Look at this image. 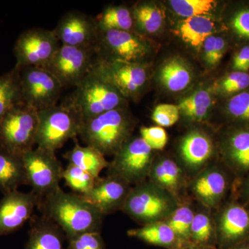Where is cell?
I'll list each match as a JSON object with an SVG mask.
<instances>
[{"label":"cell","instance_id":"1","mask_svg":"<svg viewBox=\"0 0 249 249\" xmlns=\"http://www.w3.org/2000/svg\"><path fill=\"white\" fill-rule=\"evenodd\" d=\"M38 209L42 215L56 224L67 241L89 232H101L103 215L98 210L75 193L57 191L41 199Z\"/></svg>","mask_w":249,"mask_h":249},{"label":"cell","instance_id":"2","mask_svg":"<svg viewBox=\"0 0 249 249\" xmlns=\"http://www.w3.org/2000/svg\"><path fill=\"white\" fill-rule=\"evenodd\" d=\"M134 123L123 107L103 113L82 124L79 137L105 156H114L132 137Z\"/></svg>","mask_w":249,"mask_h":249},{"label":"cell","instance_id":"3","mask_svg":"<svg viewBox=\"0 0 249 249\" xmlns=\"http://www.w3.org/2000/svg\"><path fill=\"white\" fill-rule=\"evenodd\" d=\"M181 201L149 179L134 185L122 211L140 226L165 221Z\"/></svg>","mask_w":249,"mask_h":249},{"label":"cell","instance_id":"4","mask_svg":"<svg viewBox=\"0 0 249 249\" xmlns=\"http://www.w3.org/2000/svg\"><path fill=\"white\" fill-rule=\"evenodd\" d=\"M67 101L84 123L103 113L123 107L125 98L112 85L91 71L77 85Z\"/></svg>","mask_w":249,"mask_h":249},{"label":"cell","instance_id":"5","mask_svg":"<svg viewBox=\"0 0 249 249\" xmlns=\"http://www.w3.org/2000/svg\"><path fill=\"white\" fill-rule=\"evenodd\" d=\"M38 116L37 147L55 152L69 140L79 136L83 121L67 100L60 105L39 111Z\"/></svg>","mask_w":249,"mask_h":249},{"label":"cell","instance_id":"6","mask_svg":"<svg viewBox=\"0 0 249 249\" xmlns=\"http://www.w3.org/2000/svg\"><path fill=\"white\" fill-rule=\"evenodd\" d=\"M38 123V111L19 103L0 119V147L20 156L33 150Z\"/></svg>","mask_w":249,"mask_h":249},{"label":"cell","instance_id":"7","mask_svg":"<svg viewBox=\"0 0 249 249\" xmlns=\"http://www.w3.org/2000/svg\"><path fill=\"white\" fill-rule=\"evenodd\" d=\"M235 178L219 160L190 179L188 196L196 204L215 211L230 197Z\"/></svg>","mask_w":249,"mask_h":249},{"label":"cell","instance_id":"8","mask_svg":"<svg viewBox=\"0 0 249 249\" xmlns=\"http://www.w3.org/2000/svg\"><path fill=\"white\" fill-rule=\"evenodd\" d=\"M155 157V151L142 137H132L114 155L107 175L119 177L134 186L147 179Z\"/></svg>","mask_w":249,"mask_h":249},{"label":"cell","instance_id":"9","mask_svg":"<svg viewBox=\"0 0 249 249\" xmlns=\"http://www.w3.org/2000/svg\"><path fill=\"white\" fill-rule=\"evenodd\" d=\"M22 157L28 185L40 200L60 188L64 168L55 152L37 146Z\"/></svg>","mask_w":249,"mask_h":249},{"label":"cell","instance_id":"10","mask_svg":"<svg viewBox=\"0 0 249 249\" xmlns=\"http://www.w3.org/2000/svg\"><path fill=\"white\" fill-rule=\"evenodd\" d=\"M96 61L94 48L60 45L44 67L64 88H76L92 70Z\"/></svg>","mask_w":249,"mask_h":249},{"label":"cell","instance_id":"11","mask_svg":"<svg viewBox=\"0 0 249 249\" xmlns=\"http://www.w3.org/2000/svg\"><path fill=\"white\" fill-rule=\"evenodd\" d=\"M60 44L53 30L32 28L23 31L15 42V66L44 67L58 50Z\"/></svg>","mask_w":249,"mask_h":249},{"label":"cell","instance_id":"12","mask_svg":"<svg viewBox=\"0 0 249 249\" xmlns=\"http://www.w3.org/2000/svg\"><path fill=\"white\" fill-rule=\"evenodd\" d=\"M20 87L24 103L38 112L57 106L63 89L44 67L20 69Z\"/></svg>","mask_w":249,"mask_h":249},{"label":"cell","instance_id":"13","mask_svg":"<svg viewBox=\"0 0 249 249\" xmlns=\"http://www.w3.org/2000/svg\"><path fill=\"white\" fill-rule=\"evenodd\" d=\"M217 248L228 249L249 239V206L231 195L214 211Z\"/></svg>","mask_w":249,"mask_h":249},{"label":"cell","instance_id":"14","mask_svg":"<svg viewBox=\"0 0 249 249\" xmlns=\"http://www.w3.org/2000/svg\"><path fill=\"white\" fill-rule=\"evenodd\" d=\"M96 58L142 63L148 53L146 42L134 31L109 30L98 33Z\"/></svg>","mask_w":249,"mask_h":249},{"label":"cell","instance_id":"15","mask_svg":"<svg viewBox=\"0 0 249 249\" xmlns=\"http://www.w3.org/2000/svg\"><path fill=\"white\" fill-rule=\"evenodd\" d=\"M91 71L112 85L124 98L138 96L147 80V69L142 63L96 58Z\"/></svg>","mask_w":249,"mask_h":249},{"label":"cell","instance_id":"16","mask_svg":"<svg viewBox=\"0 0 249 249\" xmlns=\"http://www.w3.org/2000/svg\"><path fill=\"white\" fill-rule=\"evenodd\" d=\"M178 152L177 160L190 179L217 160H214L216 152L213 140L199 129H192L183 136Z\"/></svg>","mask_w":249,"mask_h":249},{"label":"cell","instance_id":"17","mask_svg":"<svg viewBox=\"0 0 249 249\" xmlns=\"http://www.w3.org/2000/svg\"><path fill=\"white\" fill-rule=\"evenodd\" d=\"M53 31L60 45L84 48H94L99 33L95 18L79 11L64 14Z\"/></svg>","mask_w":249,"mask_h":249},{"label":"cell","instance_id":"18","mask_svg":"<svg viewBox=\"0 0 249 249\" xmlns=\"http://www.w3.org/2000/svg\"><path fill=\"white\" fill-rule=\"evenodd\" d=\"M40 198L34 192L14 191L0 199V237L18 231L31 220Z\"/></svg>","mask_w":249,"mask_h":249},{"label":"cell","instance_id":"19","mask_svg":"<svg viewBox=\"0 0 249 249\" xmlns=\"http://www.w3.org/2000/svg\"><path fill=\"white\" fill-rule=\"evenodd\" d=\"M132 185L114 175L98 178L93 188L83 197L103 216L122 211Z\"/></svg>","mask_w":249,"mask_h":249},{"label":"cell","instance_id":"20","mask_svg":"<svg viewBox=\"0 0 249 249\" xmlns=\"http://www.w3.org/2000/svg\"><path fill=\"white\" fill-rule=\"evenodd\" d=\"M218 160L236 180L249 173V128L231 127L224 134L218 148Z\"/></svg>","mask_w":249,"mask_h":249},{"label":"cell","instance_id":"21","mask_svg":"<svg viewBox=\"0 0 249 249\" xmlns=\"http://www.w3.org/2000/svg\"><path fill=\"white\" fill-rule=\"evenodd\" d=\"M147 179L169 192L180 201L188 197L190 178L178 160L172 157H155Z\"/></svg>","mask_w":249,"mask_h":249},{"label":"cell","instance_id":"22","mask_svg":"<svg viewBox=\"0 0 249 249\" xmlns=\"http://www.w3.org/2000/svg\"><path fill=\"white\" fill-rule=\"evenodd\" d=\"M24 249H65L67 240L60 227L45 216H33Z\"/></svg>","mask_w":249,"mask_h":249},{"label":"cell","instance_id":"23","mask_svg":"<svg viewBox=\"0 0 249 249\" xmlns=\"http://www.w3.org/2000/svg\"><path fill=\"white\" fill-rule=\"evenodd\" d=\"M127 235L147 245L166 249H183L175 232L165 221L129 229Z\"/></svg>","mask_w":249,"mask_h":249},{"label":"cell","instance_id":"24","mask_svg":"<svg viewBox=\"0 0 249 249\" xmlns=\"http://www.w3.org/2000/svg\"><path fill=\"white\" fill-rule=\"evenodd\" d=\"M28 185L22 157L0 147V191L3 194Z\"/></svg>","mask_w":249,"mask_h":249},{"label":"cell","instance_id":"25","mask_svg":"<svg viewBox=\"0 0 249 249\" xmlns=\"http://www.w3.org/2000/svg\"><path fill=\"white\" fill-rule=\"evenodd\" d=\"M70 164L76 165L91 174L95 178H100L101 172L107 169L109 162L101 152L94 147L82 146L76 142L74 147L64 155Z\"/></svg>","mask_w":249,"mask_h":249},{"label":"cell","instance_id":"26","mask_svg":"<svg viewBox=\"0 0 249 249\" xmlns=\"http://www.w3.org/2000/svg\"><path fill=\"white\" fill-rule=\"evenodd\" d=\"M191 231V245L217 247L214 211L196 203Z\"/></svg>","mask_w":249,"mask_h":249},{"label":"cell","instance_id":"27","mask_svg":"<svg viewBox=\"0 0 249 249\" xmlns=\"http://www.w3.org/2000/svg\"><path fill=\"white\" fill-rule=\"evenodd\" d=\"M196 205V202L188 196L179 203L165 220L175 232L183 249L191 245V231Z\"/></svg>","mask_w":249,"mask_h":249},{"label":"cell","instance_id":"28","mask_svg":"<svg viewBox=\"0 0 249 249\" xmlns=\"http://www.w3.org/2000/svg\"><path fill=\"white\" fill-rule=\"evenodd\" d=\"M214 23L207 16L186 18L180 24L178 32L182 40L195 48L202 47L205 40L212 36Z\"/></svg>","mask_w":249,"mask_h":249},{"label":"cell","instance_id":"29","mask_svg":"<svg viewBox=\"0 0 249 249\" xmlns=\"http://www.w3.org/2000/svg\"><path fill=\"white\" fill-rule=\"evenodd\" d=\"M22 102L20 69L15 66L0 76V119Z\"/></svg>","mask_w":249,"mask_h":249},{"label":"cell","instance_id":"30","mask_svg":"<svg viewBox=\"0 0 249 249\" xmlns=\"http://www.w3.org/2000/svg\"><path fill=\"white\" fill-rule=\"evenodd\" d=\"M98 31H134L132 11L124 6H109L95 18Z\"/></svg>","mask_w":249,"mask_h":249},{"label":"cell","instance_id":"31","mask_svg":"<svg viewBox=\"0 0 249 249\" xmlns=\"http://www.w3.org/2000/svg\"><path fill=\"white\" fill-rule=\"evenodd\" d=\"M160 83L170 91L178 92L186 89L192 80L191 72L179 59H170L160 69Z\"/></svg>","mask_w":249,"mask_h":249},{"label":"cell","instance_id":"32","mask_svg":"<svg viewBox=\"0 0 249 249\" xmlns=\"http://www.w3.org/2000/svg\"><path fill=\"white\" fill-rule=\"evenodd\" d=\"M134 26L137 30L145 34H155L160 30L163 24V16L161 10L154 4L142 3L134 7Z\"/></svg>","mask_w":249,"mask_h":249},{"label":"cell","instance_id":"33","mask_svg":"<svg viewBox=\"0 0 249 249\" xmlns=\"http://www.w3.org/2000/svg\"><path fill=\"white\" fill-rule=\"evenodd\" d=\"M212 104V98L207 91L200 90L183 99L178 104L180 114L188 120L200 122L207 116Z\"/></svg>","mask_w":249,"mask_h":249},{"label":"cell","instance_id":"34","mask_svg":"<svg viewBox=\"0 0 249 249\" xmlns=\"http://www.w3.org/2000/svg\"><path fill=\"white\" fill-rule=\"evenodd\" d=\"M227 113L232 127L249 128V90L234 95L227 103Z\"/></svg>","mask_w":249,"mask_h":249},{"label":"cell","instance_id":"35","mask_svg":"<svg viewBox=\"0 0 249 249\" xmlns=\"http://www.w3.org/2000/svg\"><path fill=\"white\" fill-rule=\"evenodd\" d=\"M97 178L88 172L70 163L62 173V179L65 180L67 186L80 196L88 193L93 188Z\"/></svg>","mask_w":249,"mask_h":249},{"label":"cell","instance_id":"36","mask_svg":"<svg viewBox=\"0 0 249 249\" xmlns=\"http://www.w3.org/2000/svg\"><path fill=\"white\" fill-rule=\"evenodd\" d=\"M170 4L178 16L189 18L206 16L213 11L217 2L213 0H172Z\"/></svg>","mask_w":249,"mask_h":249},{"label":"cell","instance_id":"37","mask_svg":"<svg viewBox=\"0 0 249 249\" xmlns=\"http://www.w3.org/2000/svg\"><path fill=\"white\" fill-rule=\"evenodd\" d=\"M249 88V73L234 71L221 81L219 88L227 94H237Z\"/></svg>","mask_w":249,"mask_h":249},{"label":"cell","instance_id":"38","mask_svg":"<svg viewBox=\"0 0 249 249\" xmlns=\"http://www.w3.org/2000/svg\"><path fill=\"white\" fill-rule=\"evenodd\" d=\"M180 111L178 106L173 104H160L152 112V121L162 127H171L179 119Z\"/></svg>","mask_w":249,"mask_h":249},{"label":"cell","instance_id":"39","mask_svg":"<svg viewBox=\"0 0 249 249\" xmlns=\"http://www.w3.org/2000/svg\"><path fill=\"white\" fill-rule=\"evenodd\" d=\"M204 58L210 65H217L225 53L226 41L222 37L211 36L203 44Z\"/></svg>","mask_w":249,"mask_h":249},{"label":"cell","instance_id":"40","mask_svg":"<svg viewBox=\"0 0 249 249\" xmlns=\"http://www.w3.org/2000/svg\"><path fill=\"white\" fill-rule=\"evenodd\" d=\"M141 137L153 151L164 149L168 142V134L160 126L142 127L140 129Z\"/></svg>","mask_w":249,"mask_h":249},{"label":"cell","instance_id":"41","mask_svg":"<svg viewBox=\"0 0 249 249\" xmlns=\"http://www.w3.org/2000/svg\"><path fill=\"white\" fill-rule=\"evenodd\" d=\"M66 249H107V247L101 232H89L69 240Z\"/></svg>","mask_w":249,"mask_h":249},{"label":"cell","instance_id":"42","mask_svg":"<svg viewBox=\"0 0 249 249\" xmlns=\"http://www.w3.org/2000/svg\"><path fill=\"white\" fill-rule=\"evenodd\" d=\"M232 26L237 35L249 39V9L237 13L232 19Z\"/></svg>","mask_w":249,"mask_h":249},{"label":"cell","instance_id":"43","mask_svg":"<svg viewBox=\"0 0 249 249\" xmlns=\"http://www.w3.org/2000/svg\"><path fill=\"white\" fill-rule=\"evenodd\" d=\"M231 196L249 206V173L240 179H235Z\"/></svg>","mask_w":249,"mask_h":249},{"label":"cell","instance_id":"44","mask_svg":"<svg viewBox=\"0 0 249 249\" xmlns=\"http://www.w3.org/2000/svg\"><path fill=\"white\" fill-rule=\"evenodd\" d=\"M232 68L235 71L247 72L249 70V45L241 49L232 60Z\"/></svg>","mask_w":249,"mask_h":249},{"label":"cell","instance_id":"45","mask_svg":"<svg viewBox=\"0 0 249 249\" xmlns=\"http://www.w3.org/2000/svg\"><path fill=\"white\" fill-rule=\"evenodd\" d=\"M228 249H249V239Z\"/></svg>","mask_w":249,"mask_h":249},{"label":"cell","instance_id":"46","mask_svg":"<svg viewBox=\"0 0 249 249\" xmlns=\"http://www.w3.org/2000/svg\"><path fill=\"white\" fill-rule=\"evenodd\" d=\"M184 249H218L216 247L191 245Z\"/></svg>","mask_w":249,"mask_h":249}]
</instances>
